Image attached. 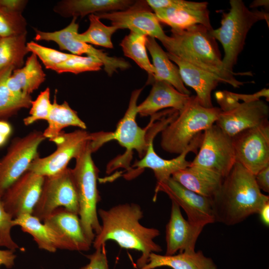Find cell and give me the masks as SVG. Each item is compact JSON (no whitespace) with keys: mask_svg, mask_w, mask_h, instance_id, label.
<instances>
[{"mask_svg":"<svg viewBox=\"0 0 269 269\" xmlns=\"http://www.w3.org/2000/svg\"><path fill=\"white\" fill-rule=\"evenodd\" d=\"M169 59L178 66L181 80L196 93L200 104L206 108L213 107L211 93L218 86L219 80L204 71L180 58L166 52Z\"/></svg>","mask_w":269,"mask_h":269,"instance_id":"cell-23","label":"cell"},{"mask_svg":"<svg viewBox=\"0 0 269 269\" xmlns=\"http://www.w3.org/2000/svg\"><path fill=\"white\" fill-rule=\"evenodd\" d=\"M210 30L202 25H195L183 30L171 29V35L161 43L167 50L193 66L206 71L220 82L234 88L244 84L235 78L236 75H251V72L235 73L224 67L216 40Z\"/></svg>","mask_w":269,"mask_h":269,"instance_id":"cell-3","label":"cell"},{"mask_svg":"<svg viewBox=\"0 0 269 269\" xmlns=\"http://www.w3.org/2000/svg\"><path fill=\"white\" fill-rule=\"evenodd\" d=\"M63 207L79 215V205L71 168L44 177L39 200L32 215L43 221L55 209Z\"/></svg>","mask_w":269,"mask_h":269,"instance_id":"cell-9","label":"cell"},{"mask_svg":"<svg viewBox=\"0 0 269 269\" xmlns=\"http://www.w3.org/2000/svg\"><path fill=\"white\" fill-rule=\"evenodd\" d=\"M105 244L101 248L95 249L92 254L87 256L89 263L80 269H109Z\"/></svg>","mask_w":269,"mask_h":269,"instance_id":"cell-40","label":"cell"},{"mask_svg":"<svg viewBox=\"0 0 269 269\" xmlns=\"http://www.w3.org/2000/svg\"><path fill=\"white\" fill-rule=\"evenodd\" d=\"M27 33L0 38V70L7 67L21 68L29 53L26 46Z\"/></svg>","mask_w":269,"mask_h":269,"instance_id":"cell-33","label":"cell"},{"mask_svg":"<svg viewBox=\"0 0 269 269\" xmlns=\"http://www.w3.org/2000/svg\"><path fill=\"white\" fill-rule=\"evenodd\" d=\"M166 267L172 269H218L213 260L198 250L172 255H161L152 253L147 263L138 269H154Z\"/></svg>","mask_w":269,"mask_h":269,"instance_id":"cell-28","label":"cell"},{"mask_svg":"<svg viewBox=\"0 0 269 269\" xmlns=\"http://www.w3.org/2000/svg\"><path fill=\"white\" fill-rule=\"evenodd\" d=\"M14 252L8 249L0 250V267L3 265L7 269L13 267L16 258Z\"/></svg>","mask_w":269,"mask_h":269,"instance_id":"cell-43","label":"cell"},{"mask_svg":"<svg viewBox=\"0 0 269 269\" xmlns=\"http://www.w3.org/2000/svg\"><path fill=\"white\" fill-rule=\"evenodd\" d=\"M50 90L47 87L41 91L36 99L32 101L29 115L23 119L27 126L39 120H47L51 112L52 103L50 100Z\"/></svg>","mask_w":269,"mask_h":269,"instance_id":"cell-38","label":"cell"},{"mask_svg":"<svg viewBox=\"0 0 269 269\" xmlns=\"http://www.w3.org/2000/svg\"><path fill=\"white\" fill-rule=\"evenodd\" d=\"M159 192L166 193L171 201L181 207L193 225L204 228L215 222L211 198L188 190L171 177L156 184L154 200Z\"/></svg>","mask_w":269,"mask_h":269,"instance_id":"cell-17","label":"cell"},{"mask_svg":"<svg viewBox=\"0 0 269 269\" xmlns=\"http://www.w3.org/2000/svg\"><path fill=\"white\" fill-rule=\"evenodd\" d=\"M146 47L152 60L155 73L151 82L163 81L168 83L179 92L190 95V92L185 87L178 67L168 58L165 52L156 41L155 39L147 36Z\"/></svg>","mask_w":269,"mask_h":269,"instance_id":"cell-29","label":"cell"},{"mask_svg":"<svg viewBox=\"0 0 269 269\" xmlns=\"http://www.w3.org/2000/svg\"><path fill=\"white\" fill-rule=\"evenodd\" d=\"M199 150L190 165L226 176L236 162L232 137L216 124L203 133Z\"/></svg>","mask_w":269,"mask_h":269,"instance_id":"cell-10","label":"cell"},{"mask_svg":"<svg viewBox=\"0 0 269 269\" xmlns=\"http://www.w3.org/2000/svg\"><path fill=\"white\" fill-rule=\"evenodd\" d=\"M230 8L223 13L221 26L210 34L222 44L224 50V68L233 72L238 56L244 48L247 34L254 24L265 20L269 25V14L257 9L250 10L241 0H231Z\"/></svg>","mask_w":269,"mask_h":269,"instance_id":"cell-6","label":"cell"},{"mask_svg":"<svg viewBox=\"0 0 269 269\" xmlns=\"http://www.w3.org/2000/svg\"><path fill=\"white\" fill-rule=\"evenodd\" d=\"M27 22L22 14L10 11L0 5V37L27 33Z\"/></svg>","mask_w":269,"mask_h":269,"instance_id":"cell-36","label":"cell"},{"mask_svg":"<svg viewBox=\"0 0 269 269\" xmlns=\"http://www.w3.org/2000/svg\"><path fill=\"white\" fill-rule=\"evenodd\" d=\"M15 226L13 219L5 211L0 198V247L15 251L17 249L23 250L12 239L11 228Z\"/></svg>","mask_w":269,"mask_h":269,"instance_id":"cell-39","label":"cell"},{"mask_svg":"<svg viewBox=\"0 0 269 269\" xmlns=\"http://www.w3.org/2000/svg\"><path fill=\"white\" fill-rule=\"evenodd\" d=\"M41 222L32 214L21 215L13 219L14 226H20L22 231L31 235L40 249L51 253H54L58 249L76 251L67 239Z\"/></svg>","mask_w":269,"mask_h":269,"instance_id":"cell-21","label":"cell"},{"mask_svg":"<svg viewBox=\"0 0 269 269\" xmlns=\"http://www.w3.org/2000/svg\"><path fill=\"white\" fill-rule=\"evenodd\" d=\"M256 183L261 190L269 192V165L260 170L255 175Z\"/></svg>","mask_w":269,"mask_h":269,"instance_id":"cell-41","label":"cell"},{"mask_svg":"<svg viewBox=\"0 0 269 269\" xmlns=\"http://www.w3.org/2000/svg\"><path fill=\"white\" fill-rule=\"evenodd\" d=\"M147 36L130 31L120 43L124 54L134 60L142 69L147 73V83L150 84L155 70L150 63L146 52V42Z\"/></svg>","mask_w":269,"mask_h":269,"instance_id":"cell-32","label":"cell"},{"mask_svg":"<svg viewBox=\"0 0 269 269\" xmlns=\"http://www.w3.org/2000/svg\"><path fill=\"white\" fill-rule=\"evenodd\" d=\"M89 20L90 24L88 28L82 33H78L76 35L77 40L105 48H113L112 36L119 29L118 27L106 25L95 14L89 15Z\"/></svg>","mask_w":269,"mask_h":269,"instance_id":"cell-34","label":"cell"},{"mask_svg":"<svg viewBox=\"0 0 269 269\" xmlns=\"http://www.w3.org/2000/svg\"><path fill=\"white\" fill-rule=\"evenodd\" d=\"M204 228L195 226L182 216L180 207L171 201L169 220L166 226V255L195 251L197 239Z\"/></svg>","mask_w":269,"mask_h":269,"instance_id":"cell-20","label":"cell"},{"mask_svg":"<svg viewBox=\"0 0 269 269\" xmlns=\"http://www.w3.org/2000/svg\"><path fill=\"white\" fill-rule=\"evenodd\" d=\"M147 98L137 107V113L141 117L153 116L158 111L171 108L181 111L190 98L167 82L154 81Z\"/></svg>","mask_w":269,"mask_h":269,"instance_id":"cell-22","label":"cell"},{"mask_svg":"<svg viewBox=\"0 0 269 269\" xmlns=\"http://www.w3.org/2000/svg\"><path fill=\"white\" fill-rule=\"evenodd\" d=\"M159 22L171 29L183 30L202 25L210 31L213 29L209 18L207 2L185 0H146Z\"/></svg>","mask_w":269,"mask_h":269,"instance_id":"cell-13","label":"cell"},{"mask_svg":"<svg viewBox=\"0 0 269 269\" xmlns=\"http://www.w3.org/2000/svg\"><path fill=\"white\" fill-rule=\"evenodd\" d=\"M44 177L27 170L3 192L1 200L5 211L14 219L32 214L41 194Z\"/></svg>","mask_w":269,"mask_h":269,"instance_id":"cell-18","label":"cell"},{"mask_svg":"<svg viewBox=\"0 0 269 269\" xmlns=\"http://www.w3.org/2000/svg\"><path fill=\"white\" fill-rule=\"evenodd\" d=\"M48 126L43 132L45 138L50 139L58 135L65 128L73 126L86 130V124L79 118L77 113L72 109L66 101L57 103L56 95L52 107L46 120Z\"/></svg>","mask_w":269,"mask_h":269,"instance_id":"cell-30","label":"cell"},{"mask_svg":"<svg viewBox=\"0 0 269 269\" xmlns=\"http://www.w3.org/2000/svg\"><path fill=\"white\" fill-rule=\"evenodd\" d=\"M215 222L233 226L258 214L269 196L258 187L255 175L236 162L223 178L218 192L211 198Z\"/></svg>","mask_w":269,"mask_h":269,"instance_id":"cell-2","label":"cell"},{"mask_svg":"<svg viewBox=\"0 0 269 269\" xmlns=\"http://www.w3.org/2000/svg\"><path fill=\"white\" fill-rule=\"evenodd\" d=\"M12 128L5 120H0V147L3 146L11 135Z\"/></svg>","mask_w":269,"mask_h":269,"instance_id":"cell-44","label":"cell"},{"mask_svg":"<svg viewBox=\"0 0 269 269\" xmlns=\"http://www.w3.org/2000/svg\"><path fill=\"white\" fill-rule=\"evenodd\" d=\"M262 223L267 227L269 226V202L266 203L259 213Z\"/></svg>","mask_w":269,"mask_h":269,"instance_id":"cell-45","label":"cell"},{"mask_svg":"<svg viewBox=\"0 0 269 269\" xmlns=\"http://www.w3.org/2000/svg\"><path fill=\"white\" fill-rule=\"evenodd\" d=\"M43 222L71 242L76 251H87L90 249L92 243L84 232L79 215L60 207Z\"/></svg>","mask_w":269,"mask_h":269,"instance_id":"cell-26","label":"cell"},{"mask_svg":"<svg viewBox=\"0 0 269 269\" xmlns=\"http://www.w3.org/2000/svg\"><path fill=\"white\" fill-rule=\"evenodd\" d=\"M236 162L255 175L269 165V123L244 130L232 137Z\"/></svg>","mask_w":269,"mask_h":269,"instance_id":"cell-15","label":"cell"},{"mask_svg":"<svg viewBox=\"0 0 269 269\" xmlns=\"http://www.w3.org/2000/svg\"><path fill=\"white\" fill-rule=\"evenodd\" d=\"M45 139L43 132L35 130L12 140L6 153L0 160V198L39 156L38 147Z\"/></svg>","mask_w":269,"mask_h":269,"instance_id":"cell-12","label":"cell"},{"mask_svg":"<svg viewBox=\"0 0 269 269\" xmlns=\"http://www.w3.org/2000/svg\"><path fill=\"white\" fill-rule=\"evenodd\" d=\"M171 177L188 190L209 198L218 192L223 179L217 173L192 165L176 171Z\"/></svg>","mask_w":269,"mask_h":269,"instance_id":"cell-25","label":"cell"},{"mask_svg":"<svg viewBox=\"0 0 269 269\" xmlns=\"http://www.w3.org/2000/svg\"><path fill=\"white\" fill-rule=\"evenodd\" d=\"M26 46L29 52L35 54L40 59L46 69L52 70L57 65L75 55L43 46L34 41L27 42Z\"/></svg>","mask_w":269,"mask_h":269,"instance_id":"cell-37","label":"cell"},{"mask_svg":"<svg viewBox=\"0 0 269 269\" xmlns=\"http://www.w3.org/2000/svg\"><path fill=\"white\" fill-rule=\"evenodd\" d=\"M154 137L155 135H153L150 137L145 154L140 160L135 161L132 167H136L134 171L138 173L145 168L151 169L154 172L157 183H160L170 178L176 171L190 165L191 162L186 159V156L189 152L197 153V149L202 140L203 133L199 134L192 140L185 150L176 158L170 160L161 158L155 152L153 146Z\"/></svg>","mask_w":269,"mask_h":269,"instance_id":"cell-19","label":"cell"},{"mask_svg":"<svg viewBox=\"0 0 269 269\" xmlns=\"http://www.w3.org/2000/svg\"><path fill=\"white\" fill-rule=\"evenodd\" d=\"M98 214L102 225L93 242L95 249L101 248L106 241L113 240L121 248L139 251L141 255L136 261L138 269L147 263L151 253L161 252V247L153 241L160 235V232L140 224L143 213L138 204H120L108 210L100 209Z\"/></svg>","mask_w":269,"mask_h":269,"instance_id":"cell-1","label":"cell"},{"mask_svg":"<svg viewBox=\"0 0 269 269\" xmlns=\"http://www.w3.org/2000/svg\"></svg>","mask_w":269,"mask_h":269,"instance_id":"cell-46","label":"cell"},{"mask_svg":"<svg viewBox=\"0 0 269 269\" xmlns=\"http://www.w3.org/2000/svg\"><path fill=\"white\" fill-rule=\"evenodd\" d=\"M27 2L25 0H0V5L10 11L22 14Z\"/></svg>","mask_w":269,"mask_h":269,"instance_id":"cell-42","label":"cell"},{"mask_svg":"<svg viewBox=\"0 0 269 269\" xmlns=\"http://www.w3.org/2000/svg\"><path fill=\"white\" fill-rule=\"evenodd\" d=\"M142 90L141 88L132 92L128 108L114 132H101L93 134V139L90 142L93 152L112 140H117L126 149L124 154L110 163L107 168L108 173L119 167H124L129 171L130 169L129 161L132 159L133 151L136 150L141 158L146 151L150 137L162 131L161 127L158 125L151 126V122L145 129L141 128L136 123L137 101Z\"/></svg>","mask_w":269,"mask_h":269,"instance_id":"cell-4","label":"cell"},{"mask_svg":"<svg viewBox=\"0 0 269 269\" xmlns=\"http://www.w3.org/2000/svg\"><path fill=\"white\" fill-rule=\"evenodd\" d=\"M107 19L119 29L128 28L131 31L158 39L161 42L167 36L154 12L146 0H136L128 8L119 11L95 14Z\"/></svg>","mask_w":269,"mask_h":269,"instance_id":"cell-16","label":"cell"},{"mask_svg":"<svg viewBox=\"0 0 269 269\" xmlns=\"http://www.w3.org/2000/svg\"><path fill=\"white\" fill-rule=\"evenodd\" d=\"M46 74L33 53L28 56L25 65L14 69L6 80L9 89L19 96H31L44 82Z\"/></svg>","mask_w":269,"mask_h":269,"instance_id":"cell-27","label":"cell"},{"mask_svg":"<svg viewBox=\"0 0 269 269\" xmlns=\"http://www.w3.org/2000/svg\"><path fill=\"white\" fill-rule=\"evenodd\" d=\"M132 0H63L58 1L53 11L64 17H83L88 14L123 10L131 6Z\"/></svg>","mask_w":269,"mask_h":269,"instance_id":"cell-24","label":"cell"},{"mask_svg":"<svg viewBox=\"0 0 269 269\" xmlns=\"http://www.w3.org/2000/svg\"><path fill=\"white\" fill-rule=\"evenodd\" d=\"M14 68L7 67L0 70V120L16 114L20 110L30 107L31 96L17 95L7 87L6 80Z\"/></svg>","mask_w":269,"mask_h":269,"instance_id":"cell-31","label":"cell"},{"mask_svg":"<svg viewBox=\"0 0 269 269\" xmlns=\"http://www.w3.org/2000/svg\"><path fill=\"white\" fill-rule=\"evenodd\" d=\"M102 66V62L94 56L75 55L57 65L53 70L58 74L70 72L78 74L87 71H97L100 70Z\"/></svg>","mask_w":269,"mask_h":269,"instance_id":"cell-35","label":"cell"},{"mask_svg":"<svg viewBox=\"0 0 269 269\" xmlns=\"http://www.w3.org/2000/svg\"><path fill=\"white\" fill-rule=\"evenodd\" d=\"M215 96L221 109L215 124L231 137L268 122L269 108L262 100L240 101L237 93L227 91Z\"/></svg>","mask_w":269,"mask_h":269,"instance_id":"cell-8","label":"cell"},{"mask_svg":"<svg viewBox=\"0 0 269 269\" xmlns=\"http://www.w3.org/2000/svg\"><path fill=\"white\" fill-rule=\"evenodd\" d=\"M92 139V133L85 130L62 132L49 139L56 145V150L46 157H36L27 170L44 177L54 175L67 168L71 159L79 156Z\"/></svg>","mask_w":269,"mask_h":269,"instance_id":"cell-11","label":"cell"},{"mask_svg":"<svg viewBox=\"0 0 269 269\" xmlns=\"http://www.w3.org/2000/svg\"><path fill=\"white\" fill-rule=\"evenodd\" d=\"M90 142L75 158V165L71 171L78 196L81 223L87 238L92 244L101 231V225L97 209L100 200L97 184L99 171L92 158Z\"/></svg>","mask_w":269,"mask_h":269,"instance_id":"cell-7","label":"cell"},{"mask_svg":"<svg viewBox=\"0 0 269 269\" xmlns=\"http://www.w3.org/2000/svg\"><path fill=\"white\" fill-rule=\"evenodd\" d=\"M220 112L219 108L204 107L196 96H190L177 116L161 132V147L180 154L199 134L215 124Z\"/></svg>","mask_w":269,"mask_h":269,"instance_id":"cell-5","label":"cell"},{"mask_svg":"<svg viewBox=\"0 0 269 269\" xmlns=\"http://www.w3.org/2000/svg\"><path fill=\"white\" fill-rule=\"evenodd\" d=\"M76 20L77 18L73 17L66 27L54 32H45L35 29L34 39L55 42L60 49L68 51L73 55L80 56L86 54L94 56L102 62L104 70L109 76H112L119 69L125 70L130 67V64L124 59L110 56L102 50L77 40L76 35L78 33L79 24Z\"/></svg>","mask_w":269,"mask_h":269,"instance_id":"cell-14","label":"cell"}]
</instances>
